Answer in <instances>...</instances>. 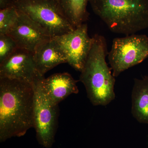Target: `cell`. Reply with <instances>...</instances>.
Segmentation results:
<instances>
[{
    "label": "cell",
    "instance_id": "16",
    "mask_svg": "<svg viewBox=\"0 0 148 148\" xmlns=\"http://www.w3.org/2000/svg\"><path fill=\"white\" fill-rule=\"evenodd\" d=\"M13 5L12 0H0V10L3 9Z\"/></svg>",
    "mask_w": 148,
    "mask_h": 148
},
{
    "label": "cell",
    "instance_id": "15",
    "mask_svg": "<svg viewBox=\"0 0 148 148\" xmlns=\"http://www.w3.org/2000/svg\"><path fill=\"white\" fill-rule=\"evenodd\" d=\"M14 40L7 34L0 35V64L18 48Z\"/></svg>",
    "mask_w": 148,
    "mask_h": 148
},
{
    "label": "cell",
    "instance_id": "9",
    "mask_svg": "<svg viewBox=\"0 0 148 148\" xmlns=\"http://www.w3.org/2000/svg\"><path fill=\"white\" fill-rule=\"evenodd\" d=\"M18 10L17 21L7 35L14 40L18 48L34 53L40 45L52 38L39 24Z\"/></svg>",
    "mask_w": 148,
    "mask_h": 148
},
{
    "label": "cell",
    "instance_id": "6",
    "mask_svg": "<svg viewBox=\"0 0 148 148\" xmlns=\"http://www.w3.org/2000/svg\"><path fill=\"white\" fill-rule=\"evenodd\" d=\"M34 86V127L38 143L50 148L54 142L57 129L58 106H53L47 101L36 86Z\"/></svg>",
    "mask_w": 148,
    "mask_h": 148
},
{
    "label": "cell",
    "instance_id": "1",
    "mask_svg": "<svg viewBox=\"0 0 148 148\" xmlns=\"http://www.w3.org/2000/svg\"><path fill=\"white\" fill-rule=\"evenodd\" d=\"M34 86L19 80L0 78V142L24 136L34 127Z\"/></svg>",
    "mask_w": 148,
    "mask_h": 148
},
{
    "label": "cell",
    "instance_id": "12",
    "mask_svg": "<svg viewBox=\"0 0 148 148\" xmlns=\"http://www.w3.org/2000/svg\"><path fill=\"white\" fill-rule=\"evenodd\" d=\"M132 92V113L140 123L148 124V75L134 79Z\"/></svg>",
    "mask_w": 148,
    "mask_h": 148
},
{
    "label": "cell",
    "instance_id": "5",
    "mask_svg": "<svg viewBox=\"0 0 148 148\" xmlns=\"http://www.w3.org/2000/svg\"><path fill=\"white\" fill-rule=\"evenodd\" d=\"M108 56L113 75L118 77L148 58V36L134 34L115 38Z\"/></svg>",
    "mask_w": 148,
    "mask_h": 148
},
{
    "label": "cell",
    "instance_id": "11",
    "mask_svg": "<svg viewBox=\"0 0 148 148\" xmlns=\"http://www.w3.org/2000/svg\"><path fill=\"white\" fill-rule=\"evenodd\" d=\"M34 55L37 70L43 76L56 66L67 63L65 51L54 38L40 45L36 49Z\"/></svg>",
    "mask_w": 148,
    "mask_h": 148
},
{
    "label": "cell",
    "instance_id": "3",
    "mask_svg": "<svg viewBox=\"0 0 148 148\" xmlns=\"http://www.w3.org/2000/svg\"><path fill=\"white\" fill-rule=\"evenodd\" d=\"M89 3L114 33L127 36L148 28V0H90Z\"/></svg>",
    "mask_w": 148,
    "mask_h": 148
},
{
    "label": "cell",
    "instance_id": "2",
    "mask_svg": "<svg viewBox=\"0 0 148 148\" xmlns=\"http://www.w3.org/2000/svg\"><path fill=\"white\" fill-rule=\"evenodd\" d=\"M92 38V47L79 80L93 106H106L115 98V79L106 61L108 52L106 38L97 34Z\"/></svg>",
    "mask_w": 148,
    "mask_h": 148
},
{
    "label": "cell",
    "instance_id": "10",
    "mask_svg": "<svg viewBox=\"0 0 148 148\" xmlns=\"http://www.w3.org/2000/svg\"><path fill=\"white\" fill-rule=\"evenodd\" d=\"M77 82L68 73H60L43 78L34 86L51 105L58 106L71 94L78 93Z\"/></svg>",
    "mask_w": 148,
    "mask_h": 148
},
{
    "label": "cell",
    "instance_id": "4",
    "mask_svg": "<svg viewBox=\"0 0 148 148\" xmlns=\"http://www.w3.org/2000/svg\"><path fill=\"white\" fill-rule=\"evenodd\" d=\"M18 10L43 28L52 38L73 31L58 0H12Z\"/></svg>",
    "mask_w": 148,
    "mask_h": 148
},
{
    "label": "cell",
    "instance_id": "13",
    "mask_svg": "<svg viewBox=\"0 0 148 148\" xmlns=\"http://www.w3.org/2000/svg\"><path fill=\"white\" fill-rule=\"evenodd\" d=\"M66 17L74 28L87 21L89 16L88 3L90 0H58Z\"/></svg>",
    "mask_w": 148,
    "mask_h": 148
},
{
    "label": "cell",
    "instance_id": "14",
    "mask_svg": "<svg viewBox=\"0 0 148 148\" xmlns=\"http://www.w3.org/2000/svg\"><path fill=\"white\" fill-rule=\"evenodd\" d=\"M18 10L14 5L0 10V35L8 34L16 23Z\"/></svg>",
    "mask_w": 148,
    "mask_h": 148
},
{
    "label": "cell",
    "instance_id": "7",
    "mask_svg": "<svg viewBox=\"0 0 148 148\" xmlns=\"http://www.w3.org/2000/svg\"><path fill=\"white\" fill-rule=\"evenodd\" d=\"M0 78L19 80L34 86L44 77L37 70L34 53L18 48L0 64Z\"/></svg>",
    "mask_w": 148,
    "mask_h": 148
},
{
    "label": "cell",
    "instance_id": "8",
    "mask_svg": "<svg viewBox=\"0 0 148 148\" xmlns=\"http://www.w3.org/2000/svg\"><path fill=\"white\" fill-rule=\"evenodd\" d=\"M66 53L68 63L75 70L82 71L93 42L88 33L87 24H83L73 31L55 37Z\"/></svg>",
    "mask_w": 148,
    "mask_h": 148
}]
</instances>
